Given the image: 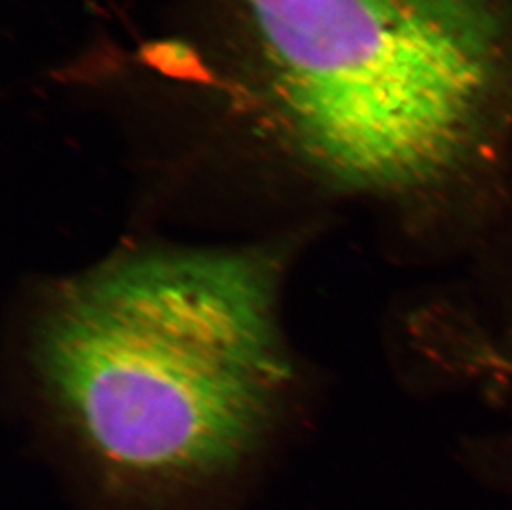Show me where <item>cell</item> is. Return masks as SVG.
I'll list each match as a JSON object with an SVG mask.
<instances>
[{
	"label": "cell",
	"mask_w": 512,
	"mask_h": 510,
	"mask_svg": "<svg viewBox=\"0 0 512 510\" xmlns=\"http://www.w3.org/2000/svg\"><path fill=\"white\" fill-rule=\"evenodd\" d=\"M300 153L342 183L413 188L473 148L498 85L491 0H244Z\"/></svg>",
	"instance_id": "7a4b0ae2"
},
{
	"label": "cell",
	"mask_w": 512,
	"mask_h": 510,
	"mask_svg": "<svg viewBox=\"0 0 512 510\" xmlns=\"http://www.w3.org/2000/svg\"><path fill=\"white\" fill-rule=\"evenodd\" d=\"M269 249L110 260L50 297L34 360L54 416L107 482L165 491L236 466L289 386Z\"/></svg>",
	"instance_id": "6da1fadb"
}]
</instances>
